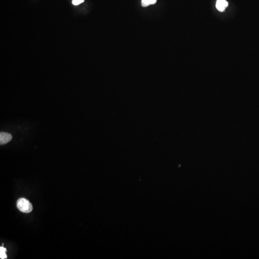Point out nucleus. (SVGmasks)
Wrapping results in <instances>:
<instances>
[{"instance_id":"3","label":"nucleus","mask_w":259,"mask_h":259,"mask_svg":"<svg viewBox=\"0 0 259 259\" xmlns=\"http://www.w3.org/2000/svg\"><path fill=\"white\" fill-rule=\"evenodd\" d=\"M229 5V3L226 0H218L216 1V8L219 11L224 12Z\"/></svg>"},{"instance_id":"4","label":"nucleus","mask_w":259,"mask_h":259,"mask_svg":"<svg viewBox=\"0 0 259 259\" xmlns=\"http://www.w3.org/2000/svg\"><path fill=\"white\" fill-rule=\"evenodd\" d=\"M157 2V0H142V5L143 7H147L151 5H154Z\"/></svg>"},{"instance_id":"1","label":"nucleus","mask_w":259,"mask_h":259,"mask_svg":"<svg viewBox=\"0 0 259 259\" xmlns=\"http://www.w3.org/2000/svg\"><path fill=\"white\" fill-rule=\"evenodd\" d=\"M16 205L19 211L23 213H30L33 210V206L29 202V200L24 198L19 199L17 200Z\"/></svg>"},{"instance_id":"2","label":"nucleus","mask_w":259,"mask_h":259,"mask_svg":"<svg viewBox=\"0 0 259 259\" xmlns=\"http://www.w3.org/2000/svg\"><path fill=\"white\" fill-rule=\"evenodd\" d=\"M12 139V136L10 133L2 132L0 133V144L1 145L9 143Z\"/></svg>"},{"instance_id":"5","label":"nucleus","mask_w":259,"mask_h":259,"mask_svg":"<svg viewBox=\"0 0 259 259\" xmlns=\"http://www.w3.org/2000/svg\"><path fill=\"white\" fill-rule=\"evenodd\" d=\"M6 249L4 247H0V258L5 259L7 258V255L6 254Z\"/></svg>"},{"instance_id":"6","label":"nucleus","mask_w":259,"mask_h":259,"mask_svg":"<svg viewBox=\"0 0 259 259\" xmlns=\"http://www.w3.org/2000/svg\"><path fill=\"white\" fill-rule=\"evenodd\" d=\"M84 2V0H73L72 3L74 5H78L82 4Z\"/></svg>"}]
</instances>
